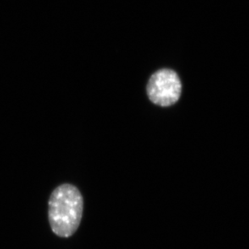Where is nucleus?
Masks as SVG:
<instances>
[{
  "instance_id": "nucleus-2",
  "label": "nucleus",
  "mask_w": 249,
  "mask_h": 249,
  "mask_svg": "<svg viewBox=\"0 0 249 249\" xmlns=\"http://www.w3.org/2000/svg\"><path fill=\"white\" fill-rule=\"evenodd\" d=\"M182 85L180 77L173 70H159L149 79L146 94L156 106L168 107L178 102L181 95Z\"/></svg>"
},
{
  "instance_id": "nucleus-1",
  "label": "nucleus",
  "mask_w": 249,
  "mask_h": 249,
  "mask_svg": "<svg viewBox=\"0 0 249 249\" xmlns=\"http://www.w3.org/2000/svg\"><path fill=\"white\" fill-rule=\"evenodd\" d=\"M84 198L78 188L62 184L51 194L48 217L51 230L59 237H71L76 232L83 217Z\"/></svg>"
}]
</instances>
